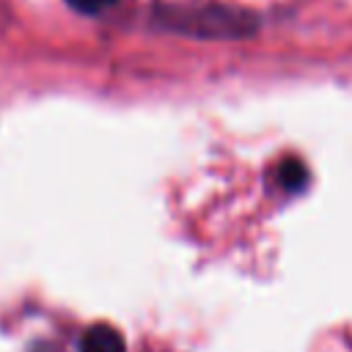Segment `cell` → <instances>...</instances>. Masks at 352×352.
Returning a JSON list of instances; mask_svg holds the SVG:
<instances>
[{"mask_svg":"<svg viewBox=\"0 0 352 352\" xmlns=\"http://www.w3.org/2000/svg\"><path fill=\"white\" fill-rule=\"evenodd\" d=\"M80 352H126V349H124V338L116 327L94 324L85 330V336L80 341Z\"/></svg>","mask_w":352,"mask_h":352,"instance_id":"obj_1","label":"cell"},{"mask_svg":"<svg viewBox=\"0 0 352 352\" xmlns=\"http://www.w3.org/2000/svg\"><path fill=\"white\" fill-rule=\"evenodd\" d=\"M280 179H283V184H286L289 190H297V187L305 182V170H302L300 162H286L283 170H280Z\"/></svg>","mask_w":352,"mask_h":352,"instance_id":"obj_2","label":"cell"},{"mask_svg":"<svg viewBox=\"0 0 352 352\" xmlns=\"http://www.w3.org/2000/svg\"><path fill=\"white\" fill-rule=\"evenodd\" d=\"M116 0H69L72 8L82 11V14H102L104 8H110Z\"/></svg>","mask_w":352,"mask_h":352,"instance_id":"obj_3","label":"cell"}]
</instances>
